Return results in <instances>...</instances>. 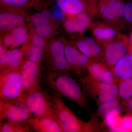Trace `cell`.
<instances>
[{"label": "cell", "mask_w": 132, "mask_h": 132, "mask_svg": "<svg viewBox=\"0 0 132 132\" xmlns=\"http://www.w3.org/2000/svg\"><path fill=\"white\" fill-rule=\"evenodd\" d=\"M42 82L50 93L65 97L89 110L87 95L70 73L43 70Z\"/></svg>", "instance_id": "cell-1"}, {"label": "cell", "mask_w": 132, "mask_h": 132, "mask_svg": "<svg viewBox=\"0 0 132 132\" xmlns=\"http://www.w3.org/2000/svg\"><path fill=\"white\" fill-rule=\"evenodd\" d=\"M53 105L55 120L63 132H94L102 130L94 118L88 122L79 119L57 95L50 93Z\"/></svg>", "instance_id": "cell-2"}, {"label": "cell", "mask_w": 132, "mask_h": 132, "mask_svg": "<svg viewBox=\"0 0 132 132\" xmlns=\"http://www.w3.org/2000/svg\"><path fill=\"white\" fill-rule=\"evenodd\" d=\"M18 100L26 105L33 116L55 119L51 95L45 88L24 92Z\"/></svg>", "instance_id": "cell-3"}, {"label": "cell", "mask_w": 132, "mask_h": 132, "mask_svg": "<svg viewBox=\"0 0 132 132\" xmlns=\"http://www.w3.org/2000/svg\"><path fill=\"white\" fill-rule=\"evenodd\" d=\"M41 65L43 70L70 73L65 55V43L63 41L56 39L47 43Z\"/></svg>", "instance_id": "cell-4"}, {"label": "cell", "mask_w": 132, "mask_h": 132, "mask_svg": "<svg viewBox=\"0 0 132 132\" xmlns=\"http://www.w3.org/2000/svg\"><path fill=\"white\" fill-rule=\"evenodd\" d=\"M80 82L85 93L95 101L98 106L119 97L118 84L101 82L88 74Z\"/></svg>", "instance_id": "cell-5"}, {"label": "cell", "mask_w": 132, "mask_h": 132, "mask_svg": "<svg viewBox=\"0 0 132 132\" xmlns=\"http://www.w3.org/2000/svg\"><path fill=\"white\" fill-rule=\"evenodd\" d=\"M23 92L20 69L0 72V100H18Z\"/></svg>", "instance_id": "cell-6"}, {"label": "cell", "mask_w": 132, "mask_h": 132, "mask_svg": "<svg viewBox=\"0 0 132 132\" xmlns=\"http://www.w3.org/2000/svg\"><path fill=\"white\" fill-rule=\"evenodd\" d=\"M32 116L26 105L19 100H0V122L27 121Z\"/></svg>", "instance_id": "cell-7"}, {"label": "cell", "mask_w": 132, "mask_h": 132, "mask_svg": "<svg viewBox=\"0 0 132 132\" xmlns=\"http://www.w3.org/2000/svg\"><path fill=\"white\" fill-rule=\"evenodd\" d=\"M24 92H28L41 87L42 69L41 64L25 60L21 67Z\"/></svg>", "instance_id": "cell-8"}, {"label": "cell", "mask_w": 132, "mask_h": 132, "mask_svg": "<svg viewBox=\"0 0 132 132\" xmlns=\"http://www.w3.org/2000/svg\"><path fill=\"white\" fill-rule=\"evenodd\" d=\"M65 55L70 72L80 81L87 75L90 59L74 46L65 43Z\"/></svg>", "instance_id": "cell-9"}, {"label": "cell", "mask_w": 132, "mask_h": 132, "mask_svg": "<svg viewBox=\"0 0 132 132\" xmlns=\"http://www.w3.org/2000/svg\"><path fill=\"white\" fill-rule=\"evenodd\" d=\"M30 15L27 10L1 8V34L28 24L30 21Z\"/></svg>", "instance_id": "cell-10"}, {"label": "cell", "mask_w": 132, "mask_h": 132, "mask_svg": "<svg viewBox=\"0 0 132 132\" xmlns=\"http://www.w3.org/2000/svg\"><path fill=\"white\" fill-rule=\"evenodd\" d=\"M47 43L46 40L36 33L32 28L28 40L21 48L24 53L25 60L32 61L41 64Z\"/></svg>", "instance_id": "cell-11"}, {"label": "cell", "mask_w": 132, "mask_h": 132, "mask_svg": "<svg viewBox=\"0 0 132 132\" xmlns=\"http://www.w3.org/2000/svg\"><path fill=\"white\" fill-rule=\"evenodd\" d=\"M32 29L30 24L28 23L1 34V45L7 51L22 46L28 40Z\"/></svg>", "instance_id": "cell-12"}, {"label": "cell", "mask_w": 132, "mask_h": 132, "mask_svg": "<svg viewBox=\"0 0 132 132\" xmlns=\"http://www.w3.org/2000/svg\"><path fill=\"white\" fill-rule=\"evenodd\" d=\"M88 75L97 80L108 84H118L119 80L107 65L99 60H90Z\"/></svg>", "instance_id": "cell-13"}, {"label": "cell", "mask_w": 132, "mask_h": 132, "mask_svg": "<svg viewBox=\"0 0 132 132\" xmlns=\"http://www.w3.org/2000/svg\"><path fill=\"white\" fill-rule=\"evenodd\" d=\"M129 50L128 45L125 42L117 41L109 43L104 49L105 63L112 71L114 66L126 54Z\"/></svg>", "instance_id": "cell-14"}, {"label": "cell", "mask_w": 132, "mask_h": 132, "mask_svg": "<svg viewBox=\"0 0 132 132\" xmlns=\"http://www.w3.org/2000/svg\"><path fill=\"white\" fill-rule=\"evenodd\" d=\"M125 5L121 1L101 0L99 11L102 16L108 20H116L124 16Z\"/></svg>", "instance_id": "cell-15"}, {"label": "cell", "mask_w": 132, "mask_h": 132, "mask_svg": "<svg viewBox=\"0 0 132 132\" xmlns=\"http://www.w3.org/2000/svg\"><path fill=\"white\" fill-rule=\"evenodd\" d=\"M25 60L20 48L9 50L0 57V72L11 69H20Z\"/></svg>", "instance_id": "cell-16"}, {"label": "cell", "mask_w": 132, "mask_h": 132, "mask_svg": "<svg viewBox=\"0 0 132 132\" xmlns=\"http://www.w3.org/2000/svg\"><path fill=\"white\" fill-rule=\"evenodd\" d=\"M96 0H55L58 7L64 13L76 15L86 12L88 6Z\"/></svg>", "instance_id": "cell-17"}, {"label": "cell", "mask_w": 132, "mask_h": 132, "mask_svg": "<svg viewBox=\"0 0 132 132\" xmlns=\"http://www.w3.org/2000/svg\"><path fill=\"white\" fill-rule=\"evenodd\" d=\"M33 130L37 132H63L55 119L32 116L27 120Z\"/></svg>", "instance_id": "cell-18"}, {"label": "cell", "mask_w": 132, "mask_h": 132, "mask_svg": "<svg viewBox=\"0 0 132 132\" xmlns=\"http://www.w3.org/2000/svg\"><path fill=\"white\" fill-rule=\"evenodd\" d=\"M31 15L29 24L34 30L47 27L53 24V16L46 3L42 9Z\"/></svg>", "instance_id": "cell-19"}, {"label": "cell", "mask_w": 132, "mask_h": 132, "mask_svg": "<svg viewBox=\"0 0 132 132\" xmlns=\"http://www.w3.org/2000/svg\"><path fill=\"white\" fill-rule=\"evenodd\" d=\"M90 22V16L84 12L76 15L74 19L67 20L64 23V28L69 33H82L89 26Z\"/></svg>", "instance_id": "cell-20"}, {"label": "cell", "mask_w": 132, "mask_h": 132, "mask_svg": "<svg viewBox=\"0 0 132 132\" xmlns=\"http://www.w3.org/2000/svg\"><path fill=\"white\" fill-rule=\"evenodd\" d=\"M119 80L132 78V55L126 54L116 63L112 69Z\"/></svg>", "instance_id": "cell-21"}, {"label": "cell", "mask_w": 132, "mask_h": 132, "mask_svg": "<svg viewBox=\"0 0 132 132\" xmlns=\"http://www.w3.org/2000/svg\"><path fill=\"white\" fill-rule=\"evenodd\" d=\"M121 103L117 99H113L105 102L98 106L97 112L99 116L105 119L112 114H119L122 111Z\"/></svg>", "instance_id": "cell-22"}, {"label": "cell", "mask_w": 132, "mask_h": 132, "mask_svg": "<svg viewBox=\"0 0 132 132\" xmlns=\"http://www.w3.org/2000/svg\"><path fill=\"white\" fill-rule=\"evenodd\" d=\"M32 128L27 121H16L7 120L0 122L1 132H32Z\"/></svg>", "instance_id": "cell-23"}, {"label": "cell", "mask_w": 132, "mask_h": 132, "mask_svg": "<svg viewBox=\"0 0 132 132\" xmlns=\"http://www.w3.org/2000/svg\"><path fill=\"white\" fill-rule=\"evenodd\" d=\"M1 8L27 10L33 6L31 0H0Z\"/></svg>", "instance_id": "cell-24"}, {"label": "cell", "mask_w": 132, "mask_h": 132, "mask_svg": "<svg viewBox=\"0 0 132 132\" xmlns=\"http://www.w3.org/2000/svg\"><path fill=\"white\" fill-rule=\"evenodd\" d=\"M119 97L123 101L132 98V78L119 80L118 84Z\"/></svg>", "instance_id": "cell-25"}, {"label": "cell", "mask_w": 132, "mask_h": 132, "mask_svg": "<svg viewBox=\"0 0 132 132\" xmlns=\"http://www.w3.org/2000/svg\"><path fill=\"white\" fill-rule=\"evenodd\" d=\"M93 34L99 40H109L115 37L116 32L112 28L97 27L94 29Z\"/></svg>", "instance_id": "cell-26"}, {"label": "cell", "mask_w": 132, "mask_h": 132, "mask_svg": "<svg viewBox=\"0 0 132 132\" xmlns=\"http://www.w3.org/2000/svg\"><path fill=\"white\" fill-rule=\"evenodd\" d=\"M113 131H132V116H127L123 118H120Z\"/></svg>", "instance_id": "cell-27"}, {"label": "cell", "mask_w": 132, "mask_h": 132, "mask_svg": "<svg viewBox=\"0 0 132 132\" xmlns=\"http://www.w3.org/2000/svg\"><path fill=\"white\" fill-rule=\"evenodd\" d=\"M85 40L90 48L94 58V60L100 59L102 55L101 49L94 40L90 37H87Z\"/></svg>", "instance_id": "cell-28"}, {"label": "cell", "mask_w": 132, "mask_h": 132, "mask_svg": "<svg viewBox=\"0 0 132 132\" xmlns=\"http://www.w3.org/2000/svg\"><path fill=\"white\" fill-rule=\"evenodd\" d=\"M76 45L77 48L88 59L91 60L94 59L90 48L85 40L77 41Z\"/></svg>", "instance_id": "cell-29"}, {"label": "cell", "mask_w": 132, "mask_h": 132, "mask_svg": "<svg viewBox=\"0 0 132 132\" xmlns=\"http://www.w3.org/2000/svg\"><path fill=\"white\" fill-rule=\"evenodd\" d=\"M124 17L127 21L132 22V2H129L125 5Z\"/></svg>", "instance_id": "cell-30"}, {"label": "cell", "mask_w": 132, "mask_h": 132, "mask_svg": "<svg viewBox=\"0 0 132 132\" xmlns=\"http://www.w3.org/2000/svg\"><path fill=\"white\" fill-rule=\"evenodd\" d=\"M121 104L122 109L125 108L127 111L132 112V98L128 100L123 101Z\"/></svg>", "instance_id": "cell-31"}, {"label": "cell", "mask_w": 132, "mask_h": 132, "mask_svg": "<svg viewBox=\"0 0 132 132\" xmlns=\"http://www.w3.org/2000/svg\"><path fill=\"white\" fill-rule=\"evenodd\" d=\"M32 3L33 7L39 11L41 10L43 5V0H31Z\"/></svg>", "instance_id": "cell-32"}, {"label": "cell", "mask_w": 132, "mask_h": 132, "mask_svg": "<svg viewBox=\"0 0 132 132\" xmlns=\"http://www.w3.org/2000/svg\"><path fill=\"white\" fill-rule=\"evenodd\" d=\"M130 41H131V43L132 44V32L131 36H130Z\"/></svg>", "instance_id": "cell-33"}, {"label": "cell", "mask_w": 132, "mask_h": 132, "mask_svg": "<svg viewBox=\"0 0 132 132\" xmlns=\"http://www.w3.org/2000/svg\"><path fill=\"white\" fill-rule=\"evenodd\" d=\"M130 54L132 55V47H131L130 48Z\"/></svg>", "instance_id": "cell-34"}, {"label": "cell", "mask_w": 132, "mask_h": 132, "mask_svg": "<svg viewBox=\"0 0 132 132\" xmlns=\"http://www.w3.org/2000/svg\"><path fill=\"white\" fill-rule=\"evenodd\" d=\"M116 1H122V0H116Z\"/></svg>", "instance_id": "cell-35"}, {"label": "cell", "mask_w": 132, "mask_h": 132, "mask_svg": "<svg viewBox=\"0 0 132 132\" xmlns=\"http://www.w3.org/2000/svg\"></svg>", "instance_id": "cell-36"}]
</instances>
